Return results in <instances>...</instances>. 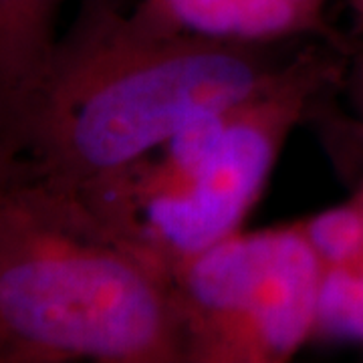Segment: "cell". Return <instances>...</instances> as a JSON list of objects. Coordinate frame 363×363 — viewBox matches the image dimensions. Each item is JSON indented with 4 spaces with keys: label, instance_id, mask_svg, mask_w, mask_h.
Wrapping results in <instances>:
<instances>
[{
    "label": "cell",
    "instance_id": "1",
    "mask_svg": "<svg viewBox=\"0 0 363 363\" xmlns=\"http://www.w3.org/2000/svg\"><path fill=\"white\" fill-rule=\"evenodd\" d=\"M313 40L247 45L143 25L128 0H81L2 140L63 192L116 178L200 117L269 85Z\"/></svg>",
    "mask_w": 363,
    "mask_h": 363
},
{
    "label": "cell",
    "instance_id": "2",
    "mask_svg": "<svg viewBox=\"0 0 363 363\" xmlns=\"http://www.w3.org/2000/svg\"><path fill=\"white\" fill-rule=\"evenodd\" d=\"M186 363L172 274L33 169L0 198V363Z\"/></svg>",
    "mask_w": 363,
    "mask_h": 363
},
{
    "label": "cell",
    "instance_id": "3",
    "mask_svg": "<svg viewBox=\"0 0 363 363\" xmlns=\"http://www.w3.org/2000/svg\"><path fill=\"white\" fill-rule=\"evenodd\" d=\"M353 43L313 40L279 77L200 117L79 200L172 271L245 228L291 133L343 89Z\"/></svg>",
    "mask_w": 363,
    "mask_h": 363
},
{
    "label": "cell",
    "instance_id": "4",
    "mask_svg": "<svg viewBox=\"0 0 363 363\" xmlns=\"http://www.w3.org/2000/svg\"><path fill=\"white\" fill-rule=\"evenodd\" d=\"M321 264L297 222L238 230L172 271L186 363H285L311 343Z\"/></svg>",
    "mask_w": 363,
    "mask_h": 363
},
{
    "label": "cell",
    "instance_id": "5",
    "mask_svg": "<svg viewBox=\"0 0 363 363\" xmlns=\"http://www.w3.org/2000/svg\"><path fill=\"white\" fill-rule=\"evenodd\" d=\"M67 0H0V135L13 111L39 85L57 45Z\"/></svg>",
    "mask_w": 363,
    "mask_h": 363
},
{
    "label": "cell",
    "instance_id": "6",
    "mask_svg": "<svg viewBox=\"0 0 363 363\" xmlns=\"http://www.w3.org/2000/svg\"><path fill=\"white\" fill-rule=\"evenodd\" d=\"M327 0H226L214 39L279 45L291 40L351 43L327 21Z\"/></svg>",
    "mask_w": 363,
    "mask_h": 363
},
{
    "label": "cell",
    "instance_id": "7",
    "mask_svg": "<svg viewBox=\"0 0 363 363\" xmlns=\"http://www.w3.org/2000/svg\"><path fill=\"white\" fill-rule=\"evenodd\" d=\"M311 343H351L363 350V264L321 269Z\"/></svg>",
    "mask_w": 363,
    "mask_h": 363
},
{
    "label": "cell",
    "instance_id": "8",
    "mask_svg": "<svg viewBox=\"0 0 363 363\" xmlns=\"http://www.w3.org/2000/svg\"><path fill=\"white\" fill-rule=\"evenodd\" d=\"M295 222L321 269L363 264V214L353 198Z\"/></svg>",
    "mask_w": 363,
    "mask_h": 363
},
{
    "label": "cell",
    "instance_id": "9",
    "mask_svg": "<svg viewBox=\"0 0 363 363\" xmlns=\"http://www.w3.org/2000/svg\"><path fill=\"white\" fill-rule=\"evenodd\" d=\"M343 89L347 93L353 113H355L353 130L357 133V138L363 140V45L359 43H355L350 52Z\"/></svg>",
    "mask_w": 363,
    "mask_h": 363
},
{
    "label": "cell",
    "instance_id": "10",
    "mask_svg": "<svg viewBox=\"0 0 363 363\" xmlns=\"http://www.w3.org/2000/svg\"><path fill=\"white\" fill-rule=\"evenodd\" d=\"M35 166L26 160L13 143L0 140V198L18 180L33 174Z\"/></svg>",
    "mask_w": 363,
    "mask_h": 363
},
{
    "label": "cell",
    "instance_id": "11",
    "mask_svg": "<svg viewBox=\"0 0 363 363\" xmlns=\"http://www.w3.org/2000/svg\"><path fill=\"white\" fill-rule=\"evenodd\" d=\"M350 9L357 21V26L363 30V0H350Z\"/></svg>",
    "mask_w": 363,
    "mask_h": 363
},
{
    "label": "cell",
    "instance_id": "12",
    "mask_svg": "<svg viewBox=\"0 0 363 363\" xmlns=\"http://www.w3.org/2000/svg\"><path fill=\"white\" fill-rule=\"evenodd\" d=\"M351 198L357 202V206H359V210H362L363 214V172L359 174V178H357V184H355V190H353Z\"/></svg>",
    "mask_w": 363,
    "mask_h": 363
}]
</instances>
